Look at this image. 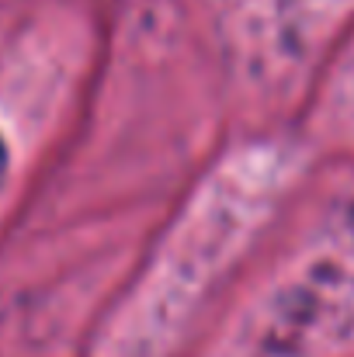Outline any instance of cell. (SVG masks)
<instances>
[{
    "label": "cell",
    "instance_id": "6da1fadb",
    "mask_svg": "<svg viewBox=\"0 0 354 357\" xmlns=\"http://www.w3.org/2000/svg\"><path fill=\"white\" fill-rule=\"evenodd\" d=\"M3 170H7V146H3V139H0V177H3Z\"/></svg>",
    "mask_w": 354,
    "mask_h": 357
}]
</instances>
